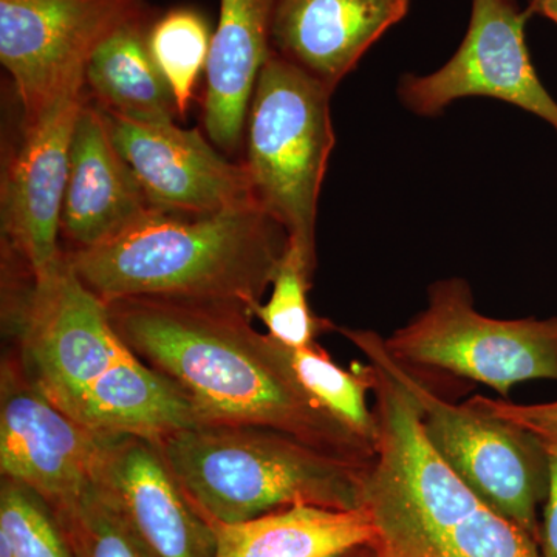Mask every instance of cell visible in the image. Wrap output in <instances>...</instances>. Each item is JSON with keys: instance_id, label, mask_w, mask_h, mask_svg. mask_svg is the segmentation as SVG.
Segmentation results:
<instances>
[{"instance_id": "obj_8", "label": "cell", "mask_w": 557, "mask_h": 557, "mask_svg": "<svg viewBox=\"0 0 557 557\" xmlns=\"http://www.w3.org/2000/svg\"><path fill=\"white\" fill-rule=\"evenodd\" d=\"M10 321L22 372L62 412L131 354L110 322L108 306L76 276L67 258L30 287Z\"/></svg>"}, {"instance_id": "obj_4", "label": "cell", "mask_w": 557, "mask_h": 557, "mask_svg": "<svg viewBox=\"0 0 557 557\" xmlns=\"http://www.w3.org/2000/svg\"><path fill=\"white\" fill-rule=\"evenodd\" d=\"M209 523H237L295 507H362L369 465L259 426H196L157 443Z\"/></svg>"}, {"instance_id": "obj_26", "label": "cell", "mask_w": 557, "mask_h": 557, "mask_svg": "<svg viewBox=\"0 0 557 557\" xmlns=\"http://www.w3.org/2000/svg\"><path fill=\"white\" fill-rule=\"evenodd\" d=\"M469 401L502 420L525 429L537 438L557 434V401L515 405L507 399L486 397H472Z\"/></svg>"}, {"instance_id": "obj_19", "label": "cell", "mask_w": 557, "mask_h": 557, "mask_svg": "<svg viewBox=\"0 0 557 557\" xmlns=\"http://www.w3.org/2000/svg\"><path fill=\"white\" fill-rule=\"evenodd\" d=\"M214 557H338L372 547L368 509L295 505L237 523H211Z\"/></svg>"}, {"instance_id": "obj_20", "label": "cell", "mask_w": 557, "mask_h": 557, "mask_svg": "<svg viewBox=\"0 0 557 557\" xmlns=\"http://www.w3.org/2000/svg\"><path fill=\"white\" fill-rule=\"evenodd\" d=\"M148 16L127 22L97 50L86 86L100 108L121 119L168 126L178 115L174 95L150 57Z\"/></svg>"}, {"instance_id": "obj_32", "label": "cell", "mask_w": 557, "mask_h": 557, "mask_svg": "<svg viewBox=\"0 0 557 557\" xmlns=\"http://www.w3.org/2000/svg\"><path fill=\"white\" fill-rule=\"evenodd\" d=\"M339 557V556H338Z\"/></svg>"}, {"instance_id": "obj_10", "label": "cell", "mask_w": 557, "mask_h": 557, "mask_svg": "<svg viewBox=\"0 0 557 557\" xmlns=\"http://www.w3.org/2000/svg\"><path fill=\"white\" fill-rule=\"evenodd\" d=\"M527 10L518 0H472L463 42L431 75L399 81L403 104L421 116L440 115L450 102L494 98L533 113L557 132V102L539 79L525 40Z\"/></svg>"}, {"instance_id": "obj_2", "label": "cell", "mask_w": 557, "mask_h": 557, "mask_svg": "<svg viewBox=\"0 0 557 557\" xmlns=\"http://www.w3.org/2000/svg\"><path fill=\"white\" fill-rule=\"evenodd\" d=\"M375 373V458L362 487L376 557H542L536 539L490 507L440 457L410 388L388 366L370 330L336 327Z\"/></svg>"}, {"instance_id": "obj_11", "label": "cell", "mask_w": 557, "mask_h": 557, "mask_svg": "<svg viewBox=\"0 0 557 557\" xmlns=\"http://www.w3.org/2000/svg\"><path fill=\"white\" fill-rule=\"evenodd\" d=\"M112 435L90 431L53 405L5 359L0 373V472L38 493L51 508L100 485Z\"/></svg>"}, {"instance_id": "obj_13", "label": "cell", "mask_w": 557, "mask_h": 557, "mask_svg": "<svg viewBox=\"0 0 557 557\" xmlns=\"http://www.w3.org/2000/svg\"><path fill=\"white\" fill-rule=\"evenodd\" d=\"M101 110L153 209L214 214L258 203L244 163L226 159L199 131L137 123Z\"/></svg>"}, {"instance_id": "obj_1", "label": "cell", "mask_w": 557, "mask_h": 557, "mask_svg": "<svg viewBox=\"0 0 557 557\" xmlns=\"http://www.w3.org/2000/svg\"><path fill=\"white\" fill-rule=\"evenodd\" d=\"M106 306L123 343L185 394L200 426L276 429L347 460L375 458V446L311 397L288 347L252 327L247 310L159 298Z\"/></svg>"}, {"instance_id": "obj_28", "label": "cell", "mask_w": 557, "mask_h": 557, "mask_svg": "<svg viewBox=\"0 0 557 557\" xmlns=\"http://www.w3.org/2000/svg\"><path fill=\"white\" fill-rule=\"evenodd\" d=\"M527 11L530 16H542L557 25V0H530Z\"/></svg>"}, {"instance_id": "obj_30", "label": "cell", "mask_w": 557, "mask_h": 557, "mask_svg": "<svg viewBox=\"0 0 557 557\" xmlns=\"http://www.w3.org/2000/svg\"><path fill=\"white\" fill-rule=\"evenodd\" d=\"M539 440H541L542 445L545 446V449H547L548 454L557 457V434L548 435V437H542Z\"/></svg>"}, {"instance_id": "obj_18", "label": "cell", "mask_w": 557, "mask_h": 557, "mask_svg": "<svg viewBox=\"0 0 557 557\" xmlns=\"http://www.w3.org/2000/svg\"><path fill=\"white\" fill-rule=\"evenodd\" d=\"M72 418L97 434L156 443L200 426L185 394L132 351L84 395Z\"/></svg>"}, {"instance_id": "obj_27", "label": "cell", "mask_w": 557, "mask_h": 557, "mask_svg": "<svg viewBox=\"0 0 557 557\" xmlns=\"http://www.w3.org/2000/svg\"><path fill=\"white\" fill-rule=\"evenodd\" d=\"M549 456L548 491L541 523L542 557H557V457Z\"/></svg>"}, {"instance_id": "obj_17", "label": "cell", "mask_w": 557, "mask_h": 557, "mask_svg": "<svg viewBox=\"0 0 557 557\" xmlns=\"http://www.w3.org/2000/svg\"><path fill=\"white\" fill-rule=\"evenodd\" d=\"M277 0H220L212 35L203 100L208 139L219 150L236 152L260 72L271 54V24Z\"/></svg>"}, {"instance_id": "obj_16", "label": "cell", "mask_w": 557, "mask_h": 557, "mask_svg": "<svg viewBox=\"0 0 557 557\" xmlns=\"http://www.w3.org/2000/svg\"><path fill=\"white\" fill-rule=\"evenodd\" d=\"M408 10L409 0H277L271 51L333 91Z\"/></svg>"}, {"instance_id": "obj_7", "label": "cell", "mask_w": 557, "mask_h": 557, "mask_svg": "<svg viewBox=\"0 0 557 557\" xmlns=\"http://www.w3.org/2000/svg\"><path fill=\"white\" fill-rule=\"evenodd\" d=\"M384 351L388 366L416 397L424 434L440 457L490 507L541 542L537 507L547 497L549 474V456L541 440L469 399L454 405L423 373L403 366L386 346Z\"/></svg>"}, {"instance_id": "obj_22", "label": "cell", "mask_w": 557, "mask_h": 557, "mask_svg": "<svg viewBox=\"0 0 557 557\" xmlns=\"http://www.w3.org/2000/svg\"><path fill=\"white\" fill-rule=\"evenodd\" d=\"M211 39L207 21L193 9L168 11L149 28L150 57L174 95L178 115H185L197 81L207 70Z\"/></svg>"}, {"instance_id": "obj_5", "label": "cell", "mask_w": 557, "mask_h": 557, "mask_svg": "<svg viewBox=\"0 0 557 557\" xmlns=\"http://www.w3.org/2000/svg\"><path fill=\"white\" fill-rule=\"evenodd\" d=\"M333 91L271 51L260 72L244 161L260 208L287 231L289 245L317 269L319 194L335 146Z\"/></svg>"}, {"instance_id": "obj_24", "label": "cell", "mask_w": 557, "mask_h": 557, "mask_svg": "<svg viewBox=\"0 0 557 557\" xmlns=\"http://www.w3.org/2000/svg\"><path fill=\"white\" fill-rule=\"evenodd\" d=\"M53 511L75 557H156L98 486Z\"/></svg>"}, {"instance_id": "obj_23", "label": "cell", "mask_w": 557, "mask_h": 557, "mask_svg": "<svg viewBox=\"0 0 557 557\" xmlns=\"http://www.w3.org/2000/svg\"><path fill=\"white\" fill-rule=\"evenodd\" d=\"M314 270L302 252L289 245L271 285L270 299L251 311V318L262 321L269 335L284 346H311L322 332L335 327L310 309L309 289Z\"/></svg>"}, {"instance_id": "obj_6", "label": "cell", "mask_w": 557, "mask_h": 557, "mask_svg": "<svg viewBox=\"0 0 557 557\" xmlns=\"http://www.w3.org/2000/svg\"><path fill=\"white\" fill-rule=\"evenodd\" d=\"M384 346L406 368L475 381L502 399L525 381H557V317H485L460 277L432 284L426 309L384 338Z\"/></svg>"}, {"instance_id": "obj_14", "label": "cell", "mask_w": 557, "mask_h": 557, "mask_svg": "<svg viewBox=\"0 0 557 557\" xmlns=\"http://www.w3.org/2000/svg\"><path fill=\"white\" fill-rule=\"evenodd\" d=\"M101 493L156 557H214V528L180 486L159 445L112 435Z\"/></svg>"}, {"instance_id": "obj_3", "label": "cell", "mask_w": 557, "mask_h": 557, "mask_svg": "<svg viewBox=\"0 0 557 557\" xmlns=\"http://www.w3.org/2000/svg\"><path fill=\"white\" fill-rule=\"evenodd\" d=\"M288 247L284 226L252 203L214 214L152 209L97 247L64 252L79 281L104 304L174 299L251 314Z\"/></svg>"}, {"instance_id": "obj_9", "label": "cell", "mask_w": 557, "mask_h": 557, "mask_svg": "<svg viewBox=\"0 0 557 557\" xmlns=\"http://www.w3.org/2000/svg\"><path fill=\"white\" fill-rule=\"evenodd\" d=\"M145 0H0V62L10 73L25 124L83 94L87 65Z\"/></svg>"}, {"instance_id": "obj_21", "label": "cell", "mask_w": 557, "mask_h": 557, "mask_svg": "<svg viewBox=\"0 0 557 557\" xmlns=\"http://www.w3.org/2000/svg\"><path fill=\"white\" fill-rule=\"evenodd\" d=\"M289 362L311 397L336 420L364 438L370 445L379 442V421L368 405V392L375 383L372 366L354 364L341 369L318 343L288 347Z\"/></svg>"}, {"instance_id": "obj_25", "label": "cell", "mask_w": 557, "mask_h": 557, "mask_svg": "<svg viewBox=\"0 0 557 557\" xmlns=\"http://www.w3.org/2000/svg\"><path fill=\"white\" fill-rule=\"evenodd\" d=\"M0 533L16 557H75L53 508L22 483L2 479Z\"/></svg>"}, {"instance_id": "obj_31", "label": "cell", "mask_w": 557, "mask_h": 557, "mask_svg": "<svg viewBox=\"0 0 557 557\" xmlns=\"http://www.w3.org/2000/svg\"><path fill=\"white\" fill-rule=\"evenodd\" d=\"M339 557H376L373 548L368 545V547H359L354 549V552H348L346 555Z\"/></svg>"}, {"instance_id": "obj_15", "label": "cell", "mask_w": 557, "mask_h": 557, "mask_svg": "<svg viewBox=\"0 0 557 557\" xmlns=\"http://www.w3.org/2000/svg\"><path fill=\"white\" fill-rule=\"evenodd\" d=\"M145 190L110 137L100 106L84 101L70 145L61 236L67 251L101 245L152 211Z\"/></svg>"}, {"instance_id": "obj_29", "label": "cell", "mask_w": 557, "mask_h": 557, "mask_svg": "<svg viewBox=\"0 0 557 557\" xmlns=\"http://www.w3.org/2000/svg\"><path fill=\"white\" fill-rule=\"evenodd\" d=\"M0 557H16L13 547H11L9 537L3 533H0Z\"/></svg>"}, {"instance_id": "obj_33", "label": "cell", "mask_w": 557, "mask_h": 557, "mask_svg": "<svg viewBox=\"0 0 557 557\" xmlns=\"http://www.w3.org/2000/svg\"><path fill=\"white\" fill-rule=\"evenodd\" d=\"M376 556V555H375Z\"/></svg>"}, {"instance_id": "obj_12", "label": "cell", "mask_w": 557, "mask_h": 557, "mask_svg": "<svg viewBox=\"0 0 557 557\" xmlns=\"http://www.w3.org/2000/svg\"><path fill=\"white\" fill-rule=\"evenodd\" d=\"M83 94L58 101L25 124L20 150L2 182V237L33 282L64 259L58 239L67 188L70 145Z\"/></svg>"}]
</instances>
